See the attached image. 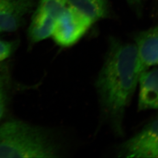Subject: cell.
I'll return each mask as SVG.
<instances>
[{
  "mask_svg": "<svg viewBox=\"0 0 158 158\" xmlns=\"http://www.w3.org/2000/svg\"><path fill=\"white\" fill-rule=\"evenodd\" d=\"M139 74L135 45L111 38L96 87L102 116L117 135L124 134L125 113Z\"/></svg>",
  "mask_w": 158,
  "mask_h": 158,
  "instance_id": "obj_1",
  "label": "cell"
},
{
  "mask_svg": "<svg viewBox=\"0 0 158 158\" xmlns=\"http://www.w3.org/2000/svg\"><path fill=\"white\" fill-rule=\"evenodd\" d=\"M59 153L57 143L40 127L18 120L0 126V158H58Z\"/></svg>",
  "mask_w": 158,
  "mask_h": 158,
  "instance_id": "obj_2",
  "label": "cell"
},
{
  "mask_svg": "<svg viewBox=\"0 0 158 158\" xmlns=\"http://www.w3.org/2000/svg\"><path fill=\"white\" fill-rule=\"evenodd\" d=\"M93 23L89 17L68 4L57 19L51 37L57 45L72 46L84 36Z\"/></svg>",
  "mask_w": 158,
  "mask_h": 158,
  "instance_id": "obj_3",
  "label": "cell"
},
{
  "mask_svg": "<svg viewBox=\"0 0 158 158\" xmlns=\"http://www.w3.org/2000/svg\"><path fill=\"white\" fill-rule=\"evenodd\" d=\"M68 4L66 0H38L28 31L30 41L36 44L51 37L57 19Z\"/></svg>",
  "mask_w": 158,
  "mask_h": 158,
  "instance_id": "obj_4",
  "label": "cell"
},
{
  "mask_svg": "<svg viewBox=\"0 0 158 158\" xmlns=\"http://www.w3.org/2000/svg\"><path fill=\"white\" fill-rule=\"evenodd\" d=\"M118 153L125 158H158V116L123 142Z\"/></svg>",
  "mask_w": 158,
  "mask_h": 158,
  "instance_id": "obj_5",
  "label": "cell"
},
{
  "mask_svg": "<svg viewBox=\"0 0 158 158\" xmlns=\"http://www.w3.org/2000/svg\"><path fill=\"white\" fill-rule=\"evenodd\" d=\"M38 0H0V32L16 31L34 11Z\"/></svg>",
  "mask_w": 158,
  "mask_h": 158,
  "instance_id": "obj_6",
  "label": "cell"
},
{
  "mask_svg": "<svg viewBox=\"0 0 158 158\" xmlns=\"http://www.w3.org/2000/svg\"><path fill=\"white\" fill-rule=\"evenodd\" d=\"M138 68L142 72L158 64V25L142 31L135 36Z\"/></svg>",
  "mask_w": 158,
  "mask_h": 158,
  "instance_id": "obj_7",
  "label": "cell"
},
{
  "mask_svg": "<svg viewBox=\"0 0 158 158\" xmlns=\"http://www.w3.org/2000/svg\"><path fill=\"white\" fill-rule=\"evenodd\" d=\"M138 85V110H158V68L142 72Z\"/></svg>",
  "mask_w": 158,
  "mask_h": 158,
  "instance_id": "obj_8",
  "label": "cell"
},
{
  "mask_svg": "<svg viewBox=\"0 0 158 158\" xmlns=\"http://www.w3.org/2000/svg\"><path fill=\"white\" fill-rule=\"evenodd\" d=\"M68 4L89 17L93 23L110 15L108 0H66Z\"/></svg>",
  "mask_w": 158,
  "mask_h": 158,
  "instance_id": "obj_9",
  "label": "cell"
},
{
  "mask_svg": "<svg viewBox=\"0 0 158 158\" xmlns=\"http://www.w3.org/2000/svg\"><path fill=\"white\" fill-rule=\"evenodd\" d=\"M15 45L11 41L0 40V63L4 62L11 56Z\"/></svg>",
  "mask_w": 158,
  "mask_h": 158,
  "instance_id": "obj_10",
  "label": "cell"
},
{
  "mask_svg": "<svg viewBox=\"0 0 158 158\" xmlns=\"http://www.w3.org/2000/svg\"><path fill=\"white\" fill-rule=\"evenodd\" d=\"M7 104V95L4 79L0 75V121L4 117Z\"/></svg>",
  "mask_w": 158,
  "mask_h": 158,
  "instance_id": "obj_11",
  "label": "cell"
},
{
  "mask_svg": "<svg viewBox=\"0 0 158 158\" xmlns=\"http://www.w3.org/2000/svg\"><path fill=\"white\" fill-rule=\"evenodd\" d=\"M130 7L138 15L142 13L143 6L145 0H126Z\"/></svg>",
  "mask_w": 158,
  "mask_h": 158,
  "instance_id": "obj_12",
  "label": "cell"
}]
</instances>
